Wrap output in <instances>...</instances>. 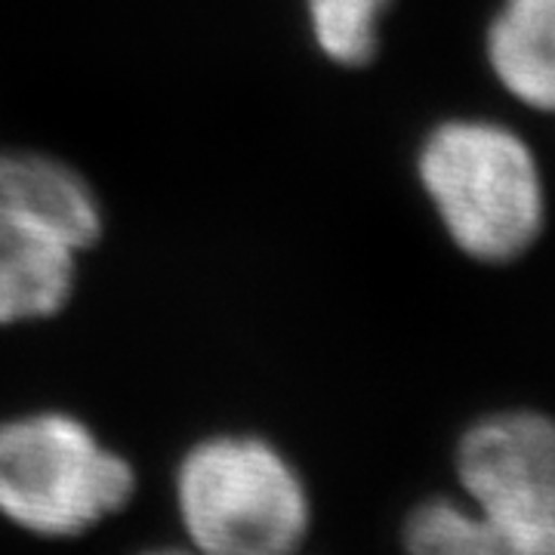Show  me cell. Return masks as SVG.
Instances as JSON below:
<instances>
[{
    "instance_id": "10",
    "label": "cell",
    "mask_w": 555,
    "mask_h": 555,
    "mask_svg": "<svg viewBox=\"0 0 555 555\" xmlns=\"http://www.w3.org/2000/svg\"><path fill=\"white\" fill-rule=\"evenodd\" d=\"M142 555H195V553H185V550H173V546H158V550H149V553Z\"/></svg>"
},
{
    "instance_id": "2",
    "label": "cell",
    "mask_w": 555,
    "mask_h": 555,
    "mask_svg": "<svg viewBox=\"0 0 555 555\" xmlns=\"http://www.w3.org/2000/svg\"><path fill=\"white\" fill-rule=\"evenodd\" d=\"M177 509L195 555H297L312 525L297 466L247 433L201 438L185 451Z\"/></svg>"
},
{
    "instance_id": "7",
    "label": "cell",
    "mask_w": 555,
    "mask_h": 555,
    "mask_svg": "<svg viewBox=\"0 0 555 555\" xmlns=\"http://www.w3.org/2000/svg\"><path fill=\"white\" fill-rule=\"evenodd\" d=\"M485 60L503 93L555 118V0H500L485 31Z\"/></svg>"
},
{
    "instance_id": "4",
    "label": "cell",
    "mask_w": 555,
    "mask_h": 555,
    "mask_svg": "<svg viewBox=\"0 0 555 555\" xmlns=\"http://www.w3.org/2000/svg\"><path fill=\"white\" fill-rule=\"evenodd\" d=\"M460 496L509 531L555 540V416L503 408L473 420L454 448Z\"/></svg>"
},
{
    "instance_id": "1",
    "label": "cell",
    "mask_w": 555,
    "mask_h": 555,
    "mask_svg": "<svg viewBox=\"0 0 555 555\" xmlns=\"http://www.w3.org/2000/svg\"><path fill=\"white\" fill-rule=\"evenodd\" d=\"M416 177L444 235L476 262H516L546 229L543 167L531 142L500 120L436 124L420 145Z\"/></svg>"
},
{
    "instance_id": "3",
    "label": "cell",
    "mask_w": 555,
    "mask_h": 555,
    "mask_svg": "<svg viewBox=\"0 0 555 555\" xmlns=\"http://www.w3.org/2000/svg\"><path fill=\"white\" fill-rule=\"evenodd\" d=\"M133 466L62 411L0 423V516L38 537H78L127 506Z\"/></svg>"
},
{
    "instance_id": "6",
    "label": "cell",
    "mask_w": 555,
    "mask_h": 555,
    "mask_svg": "<svg viewBox=\"0 0 555 555\" xmlns=\"http://www.w3.org/2000/svg\"><path fill=\"white\" fill-rule=\"evenodd\" d=\"M80 254L60 232L0 222V327L56 315L75 294Z\"/></svg>"
},
{
    "instance_id": "5",
    "label": "cell",
    "mask_w": 555,
    "mask_h": 555,
    "mask_svg": "<svg viewBox=\"0 0 555 555\" xmlns=\"http://www.w3.org/2000/svg\"><path fill=\"white\" fill-rule=\"evenodd\" d=\"M0 222H35L90 250L102 235V204L72 164L38 152H0Z\"/></svg>"
},
{
    "instance_id": "8",
    "label": "cell",
    "mask_w": 555,
    "mask_h": 555,
    "mask_svg": "<svg viewBox=\"0 0 555 555\" xmlns=\"http://www.w3.org/2000/svg\"><path fill=\"white\" fill-rule=\"evenodd\" d=\"M404 555H555V540H537L494 525L460 494L420 500L401 521Z\"/></svg>"
},
{
    "instance_id": "9",
    "label": "cell",
    "mask_w": 555,
    "mask_h": 555,
    "mask_svg": "<svg viewBox=\"0 0 555 555\" xmlns=\"http://www.w3.org/2000/svg\"><path fill=\"white\" fill-rule=\"evenodd\" d=\"M392 0H306L315 47L337 65H367L379 50V28Z\"/></svg>"
}]
</instances>
